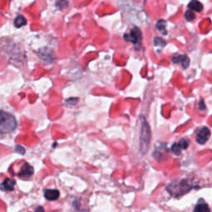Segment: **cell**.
<instances>
[{
  "label": "cell",
  "mask_w": 212,
  "mask_h": 212,
  "mask_svg": "<svg viewBox=\"0 0 212 212\" xmlns=\"http://www.w3.org/2000/svg\"><path fill=\"white\" fill-rule=\"evenodd\" d=\"M17 125V120L12 114L0 110V134H7L13 132Z\"/></svg>",
  "instance_id": "6da1fadb"
},
{
  "label": "cell",
  "mask_w": 212,
  "mask_h": 212,
  "mask_svg": "<svg viewBox=\"0 0 212 212\" xmlns=\"http://www.w3.org/2000/svg\"><path fill=\"white\" fill-rule=\"evenodd\" d=\"M151 141V130L148 122L144 117H141V128H140V136H139V149L141 153L145 154L150 145Z\"/></svg>",
  "instance_id": "7a4b0ae2"
},
{
  "label": "cell",
  "mask_w": 212,
  "mask_h": 212,
  "mask_svg": "<svg viewBox=\"0 0 212 212\" xmlns=\"http://www.w3.org/2000/svg\"><path fill=\"white\" fill-rule=\"evenodd\" d=\"M194 186L192 182L184 179L178 181L177 182H172L169 186H167V191L173 197H180L184 195L185 193H187Z\"/></svg>",
  "instance_id": "3957f363"
},
{
  "label": "cell",
  "mask_w": 212,
  "mask_h": 212,
  "mask_svg": "<svg viewBox=\"0 0 212 212\" xmlns=\"http://www.w3.org/2000/svg\"><path fill=\"white\" fill-rule=\"evenodd\" d=\"M124 39L127 41H130V42L134 43L135 46H137L141 41V31L138 27H134L131 29L129 34L124 35Z\"/></svg>",
  "instance_id": "277c9868"
},
{
  "label": "cell",
  "mask_w": 212,
  "mask_h": 212,
  "mask_svg": "<svg viewBox=\"0 0 212 212\" xmlns=\"http://www.w3.org/2000/svg\"><path fill=\"white\" fill-rule=\"evenodd\" d=\"M210 137H211L210 129L206 127H203L198 130L197 137H196V140H197V143L203 145L210 139Z\"/></svg>",
  "instance_id": "5b68a950"
},
{
  "label": "cell",
  "mask_w": 212,
  "mask_h": 212,
  "mask_svg": "<svg viewBox=\"0 0 212 212\" xmlns=\"http://www.w3.org/2000/svg\"><path fill=\"white\" fill-rule=\"evenodd\" d=\"M34 173V169L29 163H25L22 166L20 172L18 173V177L21 178H30Z\"/></svg>",
  "instance_id": "8992f818"
},
{
  "label": "cell",
  "mask_w": 212,
  "mask_h": 212,
  "mask_svg": "<svg viewBox=\"0 0 212 212\" xmlns=\"http://www.w3.org/2000/svg\"><path fill=\"white\" fill-rule=\"evenodd\" d=\"M16 181L11 178H6L0 184V189L3 191H12L15 187Z\"/></svg>",
  "instance_id": "52a82bcc"
},
{
  "label": "cell",
  "mask_w": 212,
  "mask_h": 212,
  "mask_svg": "<svg viewBox=\"0 0 212 212\" xmlns=\"http://www.w3.org/2000/svg\"><path fill=\"white\" fill-rule=\"evenodd\" d=\"M60 192L56 189H47L44 191V197L48 201H56L59 198Z\"/></svg>",
  "instance_id": "ba28073f"
},
{
  "label": "cell",
  "mask_w": 212,
  "mask_h": 212,
  "mask_svg": "<svg viewBox=\"0 0 212 212\" xmlns=\"http://www.w3.org/2000/svg\"><path fill=\"white\" fill-rule=\"evenodd\" d=\"M188 8L191 10V11H196V12H201L203 9V5L201 2L197 1V0H192L188 4Z\"/></svg>",
  "instance_id": "9c48e42d"
},
{
  "label": "cell",
  "mask_w": 212,
  "mask_h": 212,
  "mask_svg": "<svg viewBox=\"0 0 212 212\" xmlns=\"http://www.w3.org/2000/svg\"><path fill=\"white\" fill-rule=\"evenodd\" d=\"M194 212H211L208 205L205 202H200L196 205Z\"/></svg>",
  "instance_id": "30bf717a"
},
{
  "label": "cell",
  "mask_w": 212,
  "mask_h": 212,
  "mask_svg": "<svg viewBox=\"0 0 212 212\" xmlns=\"http://www.w3.org/2000/svg\"><path fill=\"white\" fill-rule=\"evenodd\" d=\"M27 24V20L26 18L24 17L23 16H17L14 20V25H15L16 27H23L24 25Z\"/></svg>",
  "instance_id": "8fae6325"
},
{
  "label": "cell",
  "mask_w": 212,
  "mask_h": 212,
  "mask_svg": "<svg viewBox=\"0 0 212 212\" xmlns=\"http://www.w3.org/2000/svg\"><path fill=\"white\" fill-rule=\"evenodd\" d=\"M171 150L173 152V154L177 155V156H179L181 154V148L180 146V144L178 142H175L174 144H173L172 148H171Z\"/></svg>",
  "instance_id": "7c38bea8"
},
{
  "label": "cell",
  "mask_w": 212,
  "mask_h": 212,
  "mask_svg": "<svg viewBox=\"0 0 212 212\" xmlns=\"http://www.w3.org/2000/svg\"><path fill=\"white\" fill-rule=\"evenodd\" d=\"M68 4L69 3L66 0H58L56 3V6L60 9H64V8H67Z\"/></svg>",
  "instance_id": "4fadbf2b"
},
{
  "label": "cell",
  "mask_w": 212,
  "mask_h": 212,
  "mask_svg": "<svg viewBox=\"0 0 212 212\" xmlns=\"http://www.w3.org/2000/svg\"><path fill=\"white\" fill-rule=\"evenodd\" d=\"M157 27L159 31H163V34H166L165 27H166V22L164 20H159L157 23Z\"/></svg>",
  "instance_id": "5bb4252c"
},
{
  "label": "cell",
  "mask_w": 212,
  "mask_h": 212,
  "mask_svg": "<svg viewBox=\"0 0 212 212\" xmlns=\"http://www.w3.org/2000/svg\"><path fill=\"white\" fill-rule=\"evenodd\" d=\"M195 17H196V15H195V13H193V11L188 10V11L186 12V13H185V18H186L187 21H189V22L193 21V20L195 19Z\"/></svg>",
  "instance_id": "9a60e30c"
},
{
  "label": "cell",
  "mask_w": 212,
  "mask_h": 212,
  "mask_svg": "<svg viewBox=\"0 0 212 212\" xmlns=\"http://www.w3.org/2000/svg\"><path fill=\"white\" fill-rule=\"evenodd\" d=\"M181 63L182 67H183L184 69L187 68V67L189 66V64H190V60H189L188 56H187L182 55V58H181Z\"/></svg>",
  "instance_id": "2e32d148"
},
{
  "label": "cell",
  "mask_w": 212,
  "mask_h": 212,
  "mask_svg": "<svg viewBox=\"0 0 212 212\" xmlns=\"http://www.w3.org/2000/svg\"><path fill=\"white\" fill-rule=\"evenodd\" d=\"M178 143L180 144L181 149L182 150L187 149L189 146V140L187 139V138H181V140L179 141Z\"/></svg>",
  "instance_id": "e0dca14e"
},
{
  "label": "cell",
  "mask_w": 212,
  "mask_h": 212,
  "mask_svg": "<svg viewBox=\"0 0 212 212\" xmlns=\"http://www.w3.org/2000/svg\"><path fill=\"white\" fill-rule=\"evenodd\" d=\"M15 152H17V153H19V154H21V155H23V154H25L26 151H25V148L23 147H22L21 145H16Z\"/></svg>",
  "instance_id": "ac0fdd59"
},
{
  "label": "cell",
  "mask_w": 212,
  "mask_h": 212,
  "mask_svg": "<svg viewBox=\"0 0 212 212\" xmlns=\"http://www.w3.org/2000/svg\"><path fill=\"white\" fill-rule=\"evenodd\" d=\"M199 110H205L206 109V106H205V103L203 100H201L200 102H199Z\"/></svg>",
  "instance_id": "d6986e66"
},
{
  "label": "cell",
  "mask_w": 212,
  "mask_h": 212,
  "mask_svg": "<svg viewBox=\"0 0 212 212\" xmlns=\"http://www.w3.org/2000/svg\"><path fill=\"white\" fill-rule=\"evenodd\" d=\"M35 212H45L44 211V209H43V207H41V206H38L37 209H36V211Z\"/></svg>",
  "instance_id": "ffe728a7"
}]
</instances>
